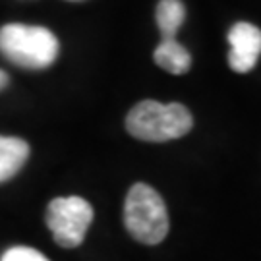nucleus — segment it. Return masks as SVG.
<instances>
[{
	"mask_svg": "<svg viewBox=\"0 0 261 261\" xmlns=\"http://www.w3.org/2000/svg\"><path fill=\"white\" fill-rule=\"evenodd\" d=\"M194 126V116L184 105L159 103V101H141L126 116V130L132 138L141 141L178 140L186 136Z\"/></svg>",
	"mask_w": 261,
	"mask_h": 261,
	"instance_id": "nucleus-1",
	"label": "nucleus"
},
{
	"mask_svg": "<svg viewBox=\"0 0 261 261\" xmlns=\"http://www.w3.org/2000/svg\"><path fill=\"white\" fill-rule=\"evenodd\" d=\"M0 53L16 66L43 70L58 56V39L41 25L8 23L0 28Z\"/></svg>",
	"mask_w": 261,
	"mask_h": 261,
	"instance_id": "nucleus-2",
	"label": "nucleus"
},
{
	"mask_svg": "<svg viewBox=\"0 0 261 261\" xmlns=\"http://www.w3.org/2000/svg\"><path fill=\"white\" fill-rule=\"evenodd\" d=\"M124 224L132 238L155 246L168 234V213L163 197L147 184L130 188L124 203Z\"/></svg>",
	"mask_w": 261,
	"mask_h": 261,
	"instance_id": "nucleus-3",
	"label": "nucleus"
},
{
	"mask_svg": "<svg viewBox=\"0 0 261 261\" xmlns=\"http://www.w3.org/2000/svg\"><path fill=\"white\" fill-rule=\"evenodd\" d=\"M45 221L55 242L72 250L84 242L87 228L93 221V207L84 197H56L48 203Z\"/></svg>",
	"mask_w": 261,
	"mask_h": 261,
	"instance_id": "nucleus-4",
	"label": "nucleus"
},
{
	"mask_svg": "<svg viewBox=\"0 0 261 261\" xmlns=\"http://www.w3.org/2000/svg\"><path fill=\"white\" fill-rule=\"evenodd\" d=\"M228 43L230 68L238 74L250 72L261 55V29L248 21H238L228 31Z\"/></svg>",
	"mask_w": 261,
	"mask_h": 261,
	"instance_id": "nucleus-5",
	"label": "nucleus"
},
{
	"mask_svg": "<svg viewBox=\"0 0 261 261\" xmlns=\"http://www.w3.org/2000/svg\"><path fill=\"white\" fill-rule=\"evenodd\" d=\"M29 157V145L25 140L0 136V182H6L19 172Z\"/></svg>",
	"mask_w": 261,
	"mask_h": 261,
	"instance_id": "nucleus-6",
	"label": "nucleus"
},
{
	"mask_svg": "<svg viewBox=\"0 0 261 261\" xmlns=\"http://www.w3.org/2000/svg\"><path fill=\"white\" fill-rule=\"evenodd\" d=\"M155 62L159 68L167 70L168 74L182 75L192 68V56L184 45H180L176 39H163L161 45L155 48Z\"/></svg>",
	"mask_w": 261,
	"mask_h": 261,
	"instance_id": "nucleus-7",
	"label": "nucleus"
},
{
	"mask_svg": "<svg viewBox=\"0 0 261 261\" xmlns=\"http://www.w3.org/2000/svg\"><path fill=\"white\" fill-rule=\"evenodd\" d=\"M186 8L180 0H161L157 6V25L163 39H174L176 31L184 23Z\"/></svg>",
	"mask_w": 261,
	"mask_h": 261,
	"instance_id": "nucleus-8",
	"label": "nucleus"
},
{
	"mask_svg": "<svg viewBox=\"0 0 261 261\" xmlns=\"http://www.w3.org/2000/svg\"><path fill=\"white\" fill-rule=\"evenodd\" d=\"M0 261H48V259L41 252L33 250V248L16 246V248H10L8 252H4Z\"/></svg>",
	"mask_w": 261,
	"mask_h": 261,
	"instance_id": "nucleus-9",
	"label": "nucleus"
},
{
	"mask_svg": "<svg viewBox=\"0 0 261 261\" xmlns=\"http://www.w3.org/2000/svg\"><path fill=\"white\" fill-rule=\"evenodd\" d=\"M8 85V74L4 70H0V89H4Z\"/></svg>",
	"mask_w": 261,
	"mask_h": 261,
	"instance_id": "nucleus-10",
	"label": "nucleus"
}]
</instances>
